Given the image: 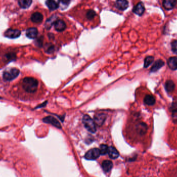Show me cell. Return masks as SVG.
I'll list each match as a JSON object with an SVG mask.
<instances>
[{
  "instance_id": "cell-19",
  "label": "cell",
  "mask_w": 177,
  "mask_h": 177,
  "mask_svg": "<svg viewBox=\"0 0 177 177\" xmlns=\"http://www.w3.org/2000/svg\"><path fill=\"white\" fill-rule=\"evenodd\" d=\"M144 104L148 105V106H152L154 105L155 103V98H154L153 96L151 95H147L144 98Z\"/></svg>"
},
{
  "instance_id": "cell-8",
  "label": "cell",
  "mask_w": 177,
  "mask_h": 177,
  "mask_svg": "<svg viewBox=\"0 0 177 177\" xmlns=\"http://www.w3.org/2000/svg\"><path fill=\"white\" fill-rule=\"evenodd\" d=\"M106 116L104 113L96 114L94 117V122L97 126H102L105 121Z\"/></svg>"
},
{
  "instance_id": "cell-9",
  "label": "cell",
  "mask_w": 177,
  "mask_h": 177,
  "mask_svg": "<svg viewBox=\"0 0 177 177\" xmlns=\"http://www.w3.org/2000/svg\"><path fill=\"white\" fill-rule=\"evenodd\" d=\"M177 0H164L163 5L167 10H173L177 4Z\"/></svg>"
},
{
  "instance_id": "cell-12",
  "label": "cell",
  "mask_w": 177,
  "mask_h": 177,
  "mask_svg": "<svg viewBox=\"0 0 177 177\" xmlns=\"http://www.w3.org/2000/svg\"><path fill=\"white\" fill-rule=\"evenodd\" d=\"M116 5L119 10H124L127 9L129 4L127 0H117Z\"/></svg>"
},
{
  "instance_id": "cell-1",
  "label": "cell",
  "mask_w": 177,
  "mask_h": 177,
  "mask_svg": "<svg viewBox=\"0 0 177 177\" xmlns=\"http://www.w3.org/2000/svg\"><path fill=\"white\" fill-rule=\"evenodd\" d=\"M20 88L25 95L29 97L36 96L39 91L42 89L41 83L36 78L32 77L24 78L20 81Z\"/></svg>"
},
{
  "instance_id": "cell-3",
  "label": "cell",
  "mask_w": 177,
  "mask_h": 177,
  "mask_svg": "<svg viewBox=\"0 0 177 177\" xmlns=\"http://www.w3.org/2000/svg\"><path fill=\"white\" fill-rule=\"evenodd\" d=\"M20 73V71L16 68L7 69L3 74V78L5 81H11L15 79Z\"/></svg>"
},
{
  "instance_id": "cell-13",
  "label": "cell",
  "mask_w": 177,
  "mask_h": 177,
  "mask_svg": "<svg viewBox=\"0 0 177 177\" xmlns=\"http://www.w3.org/2000/svg\"><path fill=\"white\" fill-rule=\"evenodd\" d=\"M54 28L56 29V31L58 32L63 31L66 27L65 23L62 20H57L54 23Z\"/></svg>"
},
{
  "instance_id": "cell-24",
  "label": "cell",
  "mask_w": 177,
  "mask_h": 177,
  "mask_svg": "<svg viewBox=\"0 0 177 177\" xmlns=\"http://www.w3.org/2000/svg\"><path fill=\"white\" fill-rule=\"evenodd\" d=\"M57 18L56 16H52L50 18H49L48 20H47L46 23H45V27L47 29H50V28L52 27L53 25H54L56 20V19Z\"/></svg>"
},
{
  "instance_id": "cell-15",
  "label": "cell",
  "mask_w": 177,
  "mask_h": 177,
  "mask_svg": "<svg viewBox=\"0 0 177 177\" xmlns=\"http://www.w3.org/2000/svg\"><path fill=\"white\" fill-rule=\"evenodd\" d=\"M43 18L44 17L42 14L39 12L34 13L31 16V20L35 23H41L43 20Z\"/></svg>"
},
{
  "instance_id": "cell-16",
  "label": "cell",
  "mask_w": 177,
  "mask_h": 177,
  "mask_svg": "<svg viewBox=\"0 0 177 177\" xmlns=\"http://www.w3.org/2000/svg\"><path fill=\"white\" fill-rule=\"evenodd\" d=\"M165 65L164 62L162 60H158L154 63L151 69V72L154 73L162 68Z\"/></svg>"
},
{
  "instance_id": "cell-26",
  "label": "cell",
  "mask_w": 177,
  "mask_h": 177,
  "mask_svg": "<svg viewBox=\"0 0 177 177\" xmlns=\"http://www.w3.org/2000/svg\"><path fill=\"white\" fill-rule=\"evenodd\" d=\"M154 61V57L152 56H148L145 58L144 61V68H147Z\"/></svg>"
},
{
  "instance_id": "cell-23",
  "label": "cell",
  "mask_w": 177,
  "mask_h": 177,
  "mask_svg": "<svg viewBox=\"0 0 177 177\" xmlns=\"http://www.w3.org/2000/svg\"><path fill=\"white\" fill-rule=\"evenodd\" d=\"M32 0H18L20 6L22 8H28L31 6Z\"/></svg>"
},
{
  "instance_id": "cell-21",
  "label": "cell",
  "mask_w": 177,
  "mask_h": 177,
  "mask_svg": "<svg viewBox=\"0 0 177 177\" xmlns=\"http://www.w3.org/2000/svg\"><path fill=\"white\" fill-rule=\"evenodd\" d=\"M46 4L47 7L52 10H57L59 7V4L56 0H47Z\"/></svg>"
},
{
  "instance_id": "cell-10",
  "label": "cell",
  "mask_w": 177,
  "mask_h": 177,
  "mask_svg": "<svg viewBox=\"0 0 177 177\" xmlns=\"http://www.w3.org/2000/svg\"><path fill=\"white\" fill-rule=\"evenodd\" d=\"M145 8L144 5L142 2H139L133 8V11L135 14L141 16L144 13Z\"/></svg>"
},
{
  "instance_id": "cell-11",
  "label": "cell",
  "mask_w": 177,
  "mask_h": 177,
  "mask_svg": "<svg viewBox=\"0 0 177 177\" xmlns=\"http://www.w3.org/2000/svg\"><path fill=\"white\" fill-rule=\"evenodd\" d=\"M43 121L45 123H49L54 125L56 127H58L59 129H60L61 127V124L59 122L58 120L52 117H47L45 118L44 119H43Z\"/></svg>"
},
{
  "instance_id": "cell-25",
  "label": "cell",
  "mask_w": 177,
  "mask_h": 177,
  "mask_svg": "<svg viewBox=\"0 0 177 177\" xmlns=\"http://www.w3.org/2000/svg\"><path fill=\"white\" fill-rule=\"evenodd\" d=\"M71 2V0H60L59 2V6L62 10H64L68 7Z\"/></svg>"
},
{
  "instance_id": "cell-18",
  "label": "cell",
  "mask_w": 177,
  "mask_h": 177,
  "mask_svg": "<svg viewBox=\"0 0 177 177\" xmlns=\"http://www.w3.org/2000/svg\"><path fill=\"white\" fill-rule=\"evenodd\" d=\"M102 167L103 170L105 172L108 173L112 170V168L113 167V164L110 161H108V160L104 161L102 164Z\"/></svg>"
},
{
  "instance_id": "cell-14",
  "label": "cell",
  "mask_w": 177,
  "mask_h": 177,
  "mask_svg": "<svg viewBox=\"0 0 177 177\" xmlns=\"http://www.w3.org/2000/svg\"><path fill=\"white\" fill-rule=\"evenodd\" d=\"M38 35V30L35 28H31L28 29L26 32V35L29 39H34Z\"/></svg>"
},
{
  "instance_id": "cell-4",
  "label": "cell",
  "mask_w": 177,
  "mask_h": 177,
  "mask_svg": "<svg viewBox=\"0 0 177 177\" xmlns=\"http://www.w3.org/2000/svg\"><path fill=\"white\" fill-rule=\"evenodd\" d=\"M83 122L86 129L90 133H94L96 132V124L90 116L87 115L83 116Z\"/></svg>"
},
{
  "instance_id": "cell-6",
  "label": "cell",
  "mask_w": 177,
  "mask_h": 177,
  "mask_svg": "<svg viewBox=\"0 0 177 177\" xmlns=\"http://www.w3.org/2000/svg\"><path fill=\"white\" fill-rule=\"evenodd\" d=\"M100 154V151L99 149H92L87 152L85 157L87 160H94L98 158Z\"/></svg>"
},
{
  "instance_id": "cell-2",
  "label": "cell",
  "mask_w": 177,
  "mask_h": 177,
  "mask_svg": "<svg viewBox=\"0 0 177 177\" xmlns=\"http://www.w3.org/2000/svg\"><path fill=\"white\" fill-rule=\"evenodd\" d=\"M17 54L15 49H8L4 52H0V63L5 65L16 59Z\"/></svg>"
},
{
  "instance_id": "cell-22",
  "label": "cell",
  "mask_w": 177,
  "mask_h": 177,
  "mask_svg": "<svg viewBox=\"0 0 177 177\" xmlns=\"http://www.w3.org/2000/svg\"><path fill=\"white\" fill-rule=\"evenodd\" d=\"M175 85L173 81L170 80H167L165 83V89L166 91L168 93H171L175 89Z\"/></svg>"
},
{
  "instance_id": "cell-5",
  "label": "cell",
  "mask_w": 177,
  "mask_h": 177,
  "mask_svg": "<svg viewBox=\"0 0 177 177\" xmlns=\"http://www.w3.org/2000/svg\"><path fill=\"white\" fill-rule=\"evenodd\" d=\"M134 130L137 135L143 136L146 134L148 130V126L146 123L143 122L137 123L134 126Z\"/></svg>"
},
{
  "instance_id": "cell-17",
  "label": "cell",
  "mask_w": 177,
  "mask_h": 177,
  "mask_svg": "<svg viewBox=\"0 0 177 177\" xmlns=\"http://www.w3.org/2000/svg\"><path fill=\"white\" fill-rule=\"evenodd\" d=\"M108 153L110 158L112 159H116L119 156V153L117 149L114 147H108Z\"/></svg>"
},
{
  "instance_id": "cell-27",
  "label": "cell",
  "mask_w": 177,
  "mask_h": 177,
  "mask_svg": "<svg viewBox=\"0 0 177 177\" xmlns=\"http://www.w3.org/2000/svg\"><path fill=\"white\" fill-rule=\"evenodd\" d=\"M100 151V154L105 155L108 153V147L107 145L102 144L100 146V148L99 149Z\"/></svg>"
},
{
  "instance_id": "cell-28",
  "label": "cell",
  "mask_w": 177,
  "mask_h": 177,
  "mask_svg": "<svg viewBox=\"0 0 177 177\" xmlns=\"http://www.w3.org/2000/svg\"><path fill=\"white\" fill-rule=\"evenodd\" d=\"M96 16V13L93 10H89L87 13V18L88 19L92 20Z\"/></svg>"
},
{
  "instance_id": "cell-20",
  "label": "cell",
  "mask_w": 177,
  "mask_h": 177,
  "mask_svg": "<svg viewBox=\"0 0 177 177\" xmlns=\"http://www.w3.org/2000/svg\"><path fill=\"white\" fill-rule=\"evenodd\" d=\"M168 65L172 70L177 69V57H171L167 61Z\"/></svg>"
},
{
  "instance_id": "cell-29",
  "label": "cell",
  "mask_w": 177,
  "mask_h": 177,
  "mask_svg": "<svg viewBox=\"0 0 177 177\" xmlns=\"http://www.w3.org/2000/svg\"><path fill=\"white\" fill-rule=\"evenodd\" d=\"M171 49L175 54H177V41H173L171 44Z\"/></svg>"
},
{
  "instance_id": "cell-7",
  "label": "cell",
  "mask_w": 177,
  "mask_h": 177,
  "mask_svg": "<svg viewBox=\"0 0 177 177\" xmlns=\"http://www.w3.org/2000/svg\"><path fill=\"white\" fill-rule=\"evenodd\" d=\"M21 32L18 30L8 29L4 33V35L10 39H16L20 36Z\"/></svg>"
}]
</instances>
